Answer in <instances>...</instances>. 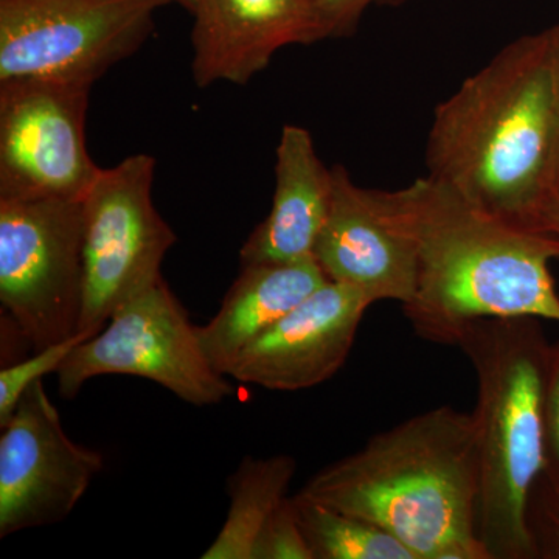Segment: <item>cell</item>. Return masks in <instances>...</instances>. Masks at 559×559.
Instances as JSON below:
<instances>
[{"label":"cell","instance_id":"6da1fadb","mask_svg":"<svg viewBox=\"0 0 559 559\" xmlns=\"http://www.w3.org/2000/svg\"><path fill=\"white\" fill-rule=\"evenodd\" d=\"M555 132L547 28L511 40L437 106L426 176L511 226L544 231L555 198Z\"/></svg>","mask_w":559,"mask_h":559},{"label":"cell","instance_id":"7a4b0ae2","mask_svg":"<svg viewBox=\"0 0 559 559\" xmlns=\"http://www.w3.org/2000/svg\"><path fill=\"white\" fill-rule=\"evenodd\" d=\"M417 250V286L403 311L421 340L455 345L474 320L532 316L559 322L550 261L559 240L489 215L428 176L395 190Z\"/></svg>","mask_w":559,"mask_h":559},{"label":"cell","instance_id":"3957f363","mask_svg":"<svg viewBox=\"0 0 559 559\" xmlns=\"http://www.w3.org/2000/svg\"><path fill=\"white\" fill-rule=\"evenodd\" d=\"M299 492L384 528L417 559H491L477 536L476 426L454 407L377 433Z\"/></svg>","mask_w":559,"mask_h":559},{"label":"cell","instance_id":"277c9868","mask_svg":"<svg viewBox=\"0 0 559 559\" xmlns=\"http://www.w3.org/2000/svg\"><path fill=\"white\" fill-rule=\"evenodd\" d=\"M455 347L476 374L471 414L479 459L477 536L491 559L535 558L527 511L533 485L547 466L550 347L532 316L474 320Z\"/></svg>","mask_w":559,"mask_h":559},{"label":"cell","instance_id":"5b68a950","mask_svg":"<svg viewBox=\"0 0 559 559\" xmlns=\"http://www.w3.org/2000/svg\"><path fill=\"white\" fill-rule=\"evenodd\" d=\"M171 0H0V84L94 86L134 55Z\"/></svg>","mask_w":559,"mask_h":559},{"label":"cell","instance_id":"8992f818","mask_svg":"<svg viewBox=\"0 0 559 559\" xmlns=\"http://www.w3.org/2000/svg\"><path fill=\"white\" fill-rule=\"evenodd\" d=\"M0 304L33 352L80 334L83 200H0Z\"/></svg>","mask_w":559,"mask_h":559},{"label":"cell","instance_id":"52a82bcc","mask_svg":"<svg viewBox=\"0 0 559 559\" xmlns=\"http://www.w3.org/2000/svg\"><path fill=\"white\" fill-rule=\"evenodd\" d=\"M156 160L134 154L102 168L83 198V310L86 340L105 329L114 312L162 277L175 231L154 207Z\"/></svg>","mask_w":559,"mask_h":559},{"label":"cell","instance_id":"ba28073f","mask_svg":"<svg viewBox=\"0 0 559 559\" xmlns=\"http://www.w3.org/2000/svg\"><path fill=\"white\" fill-rule=\"evenodd\" d=\"M102 374H130L156 382L193 406H215L234 388L213 369L198 326L164 278L114 312L108 326L80 342L57 371L58 392L72 400Z\"/></svg>","mask_w":559,"mask_h":559},{"label":"cell","instance_id":"9c48e42d","mask_svg":"<svg viewBox=\"0 0 559 559\" xmlns=\"http://www.w3.org/2000/svg\"><path fill=\"white\" fill-rule=\"evenodd\" d=\"M92 86L0 84V200H83L102 168L84 134Z\"/></svg>","mask_w":559,"mask_h":559},{"label":"cell","instance_id":"30bf717a","mask_svg":"<svg viewBox=\"0 0 559 559\" xmlns=\"http://www.w3.org/2000/svg\"><path fill=\"white\" fill-rule=\"evenodd\" d=\"M0 429V538L64 521L105 468L102 452L70 439L43 381Z\"/></svg>","mask_w":559,"mask_h":559},{"label":"cell","instance_id":"8fae6325","mask_svg":"<svg viewBox=\"0 0 559 559\" xmlns=\"http://www.w3.org/2000/svg\"><path fill=\"white\" fill-rule=\"evenodd\" d=\"M316 261L329 282L353 286L371 304L414 299L417 250L396 209L395 191L366 189L342 165L333 167V198Z\"/></svg>","mask_w":559,"mask_h":559},{"label":"cell","instance_id":"7c38bea8","mask_svg":"<svg viewBox=\"0 0 559 559\" xmlns=\"http://www.w3.org/2000/svg\"><path fill=\"white\" fill-rule=\"evenodd\" d=\"M371 305L359 289L326 282L250 342L227 377L275 392L316 388L347 362Z\"/></svg>","mask_w":559,"mask_h":559},{"label":"cell","instance_id":"4fadbf2b","mask_svg":"<svg viewBox=\"0 0 559 559\" xmlns=\"http://www.w3.org/2000/svg\"><path fill=\"white\" fill-rule=\"evenodd\" d=\"M190 13L198 87L246 84L283 47L318 43L312 0H194Z\"/></svg>","mask_w":559,"mask_h":559},{"label":"cell","instance_id":"5bb4252c","mask_svg":"<svg viewBox=\"0 0 559 559\" xmlns=\"http://www.w3.org/2000/svg\"><path fill=\"white\" fill-rule=\"evenodd\" d=\"M331 198L333 168L320 159L307 128L286 124L278 140L271 212L242 245L241 266L310 259Z\"/></svg>","mask_w":559,"mask_h":559},{"label":"cell","instance_id":"9a60e30c","mask_svg":"<svg viewBox=\"0 0 559 559\" xmlns=\"http://www.w3.org/2000/svg\"><path fill=\"white\" fill-rule=\"evenodd\" d=\"M326 282L314 257L241 266L215 318L198 326L201 347L213 369L227 377L250 342Z\"/></svg>","mask_w":559,"mask_h":559},{"label":"cell","instance_id":"2e32d148","mask_svg":"<svg viewBox=\"0 0 559 559\" xmlns=\"http://www.w3.org/2000/svg\"><path fill=\"white\" fill-rule=\"evenodd\" d=\"M296 471V459L288 454L242 459L227 479L229 511L226 521L201 558L253 559L261 530L288 498Z\"/></svg>","mask_w":559,"mask_h":559},{"label":"cell","instance_id":"e0dca14e","mask_svg":"<svg viewBox=\"0 0 559 559\" xmlns=\"http://www.w3.org/2000/svg\"><path fill=\"white\" fill-rule=\"evenodd\" d=\"M290 498L314 559H417L392 533L369 521L331 509L301 492Z\"/></svg>","mask_w":559,"mask_h":559},{"label":"cell","instance_id":"ac0fdd59","mask_svg":"<svg viewBox=\"0 0 559 559\" xmlns=\"http://www.w3.org/2000/svg\"><path fill=\"white\" fill-rule=\"evenodd\" d=\"M83 341H86L83 334H75L60 344L50 345L40 352H33L31 358L2 367L0 370V428L13 417L22 395L35 382L43 381L47 374L57 373L70 352Z\"/></svg>","mask_w":559,"mask_h":559},{"label":"cell","instance_id":"d6986e66","mask_svg":"<svg viewBox=\"0 0 559 559\" xmlns=\"http://www.w3.org/2000/svg\"><path fill=\"white\" fill-rule=\"evenodd\" d=\"M253 559H314L288 496L261 530Z\"/></svg>","mask_w":559,"mask_h":559},{"label":"cell","instance_id":"ffe728a7","mask_svg":"<svg viewBox=\"0 0 559 559\" xmlns=\"http://www.w3.org/2000/svg\"><path fill=\"white\" fill-rule=\"evenodd\" d=\"M316 13V39L347 38L358 28L367 9L373 5L399 7L409 0H312Z\"/></svg>","mask_w":559,"mask_h":559},{"label":"cell","instance_id":"44dd1931","mask_svg":"<svg viewBox=\"0 0 559 559\" xmlns=\"http://www.w3.org/2000/svg\"><path fill=\"white\" fill-rule=\"evenodd\" d=\"M547 460L554 459L559 469V342L550 347L546 380Z\"/></svg>","mask_w":559,"mask_h":559},{"label":"cell","instance_id":"7402d4cb","mask_svg":"<svg viewBox=\"0 0 559 559\" xmlns=\"http://www.w3.org/2000/svg\"><path fill=\"white\" fill-rule=\"evenodd\" d=\"M551 49H554L555 97H557V132H555L554 189L559 198V22L549 28Z\"/></svg>","mask_w":559,"mask_h":559},{"label":"cell","instance_id":"603a6c76","mask_svg":"<svg viewBox=\"0 0 559 559\" xmlns=\"http://www.w3.org/2000/svg\"><path fill=\"white\" fill-rule=\"evenodd\" d=\"M544 231L554 235L559 240V198L555 197L551 200L549 207L546 210L544 216Z\"/></svg>","mask_w":559,"mask_h":559},{"label":"cell","instance_id":"cb8c5ba5","mask_svg":"<svg viewBox=\"0 0 559 559\" xmlns=\"http://www.w3.org/2000/svg\"><path fill=\"white\" fill-rule=\"evenodd\" d=\"M173 3H179V5H182L183 9L191 10V7H193L194 0H171Z\"/></svg>","mask_w":559,"mask_h":559},{"label":"cell","instance_id":"d4e9b609","mask_svg":"<svg viewBox=\"0 0 559 559\" xmlns=\"http://www.w3.org/2000/svg\"><path fill=\"white\" fill-rule=\"evenodd\" d=\"M558 484V491H559V480L557 481ZM557 530H558V538H559V511L557 513Z\"/></svg>","mask_w":559,"mask_h":559}]
</instances>
